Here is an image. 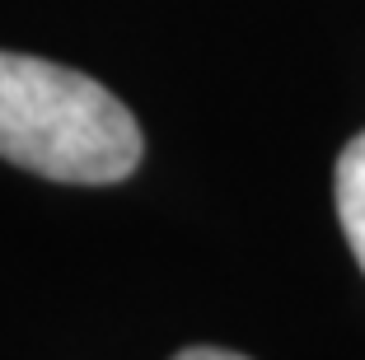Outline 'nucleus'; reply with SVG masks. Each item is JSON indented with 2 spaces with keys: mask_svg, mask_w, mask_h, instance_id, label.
<instances>
[{
  "mask_svg": "<svg viewBox=\"0 0 365 360\" xmlns=\"http://www.w3.org/2000/svg\"><path fill=\"white\" fill-rule=\"evenodd\" d=\"M145 136L98 80L43 56L0 52V159L52 182L108 187L140 169Z\"/></svg>",
  "mask_w": 365,
  "mask_h": 360,
  "instance_id": "f257e3e1",
  "label": "nucleus"
},
{
  "mask_svg": "<svg viewBox=\"0 0 365 360\" xmlns=\"http://www.w3.org/2000/svg\"><path fill=\"white\" fill-rule=\"evenodd\" d=\"M333 192H337V220H342V234L351 244L356 262L365 272V131L346 140V150L337 155V178H333Z\"/></svg>",
  "mask_w": 365,
  "mask_h": 360,
  "instance_id": "f03ea898",
  "label": "nucleus"
},
{
  "mask_svg": "<svg viewBox=\"0 0 365 360\" xmlns=\"http://www.w3.org/2000/svg\"><path fill=\"white\" fill-rule=\"evenodd\" d=\"M169 360H248V356L225 351V346H182L178 356H169Z\"/></svg>",
  "mask_w": 365,
  "mask_h": 360,
  "instance_id": "7ed1b4c3",
  "label": "nucleus"
}]
</instances>
